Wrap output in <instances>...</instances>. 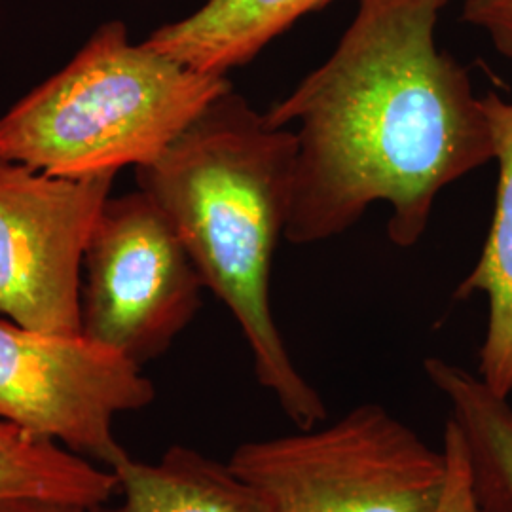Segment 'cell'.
Segmentation results:
<instances>
[{
	"instance_id": "1",
	"label": "cell",
	"mask_w": 512,
	"mask_h": 512,
	"mask_svg": "<svg viewBox=\"0 0 512 512\" xmlns=\"http://www.w3.org/2000/svg\"><path fill=\"white\" fill-rule=\"evenodd\" d=\"M448 0H359L329 59L266 112L294 126V245L342 236L366 209H391L389 239L416 245L440 190L495 160L469 71L435 40Z\"/></svg>"
},
{
	"instance_id": "2",
	"label": "cell",
	"mask_w": 512,
	"mask_h": 512,
	"mask_svg": "<svg viewBox=\"0 0 512 512\" xmlns=\"http://www.w3.org/2000/svg\"><path fill=\"white\" fill-rule=\"evenodd\" d=\"M296 137L230 90L215 99L150 164L137 184L158 203L192 258L203 287L232 311L258 384L296 429L327 420L317 389L294 366L270 306V275L285 236Z\"/></svg>"
},
{
	"instance_id": "3",
	"label": "cell",
	"mask_w": 512,
	"mask_h": 512,
	"mask_svg": "<svg viewBox=\"0 0 512 512\" xmlns=\"http://www.w3.org/2000/svg\"><path fill=\"white\" fill-rule=\"evenodd\" d=\"M228 76L198 73L101 23L73 59L0 116V154L84 179L154 162L222 93Z\"/></svg>"
},
{
	"instance_id": "4",
	"label": "cell",
	"mask_w": 512,
	"mask_h": 512,
	"mask_svg": "<svg viewBox=\"0 0 512 512\" xmlns=\"http://www.w3.org/2000/svg\"><path fill=\"white\" fill-rule=\"evenodd\" d=\"M228 467L268 512H437L446 478L431 448L380 404L236 448Z\"/></svg>"
},
{
	"instance_id": "5",
	"label": "cell",
	"mask_w": 512,
	"mask_h": 512,
	"mask_svg": "<svg viewBox=\"0 0 512 512\" xmlns=\"http://www.w3.org/2000/svg\"><path fill=\"white\" fill-rule=\"evenodd\" d=\"M82 270V334L137 365L164 355L202 308V277L141 188L103 205Z\"/></svg>"
},
{
	"instance_id": "6",
	"label": "cell",
	"mask_w": 512,
	"mask_h": 512,
	"mask_svg": "<svg viewBox=\"0 0 512 512\" xmlns=\"http://www.w3.org/2000/svg\"><path fill=\"white\" fill-rule=\"evenodd\" d=\"M154 399L143 366L124 353L82 332L0 321V420L112 469L128 456L114 420Z\"/></svg>"
},
{
	"instance_id": "7",
	"label": "cell",
	"mask_w": 512,
	"mask_h": 512,
	"mask_svg": "<svg viewBox=\"0 0 512 512\" xmlns=\"http://www.w3.org/2000/svg\"><path fill=\"white\" fill-rule=\"evenodd\" d=\"M114 179L54 177L0 154V315L25 329L82 332L84 253Z\"/></svg>"
},
{
	"instance_id": "8",
	"label": "cell",
	"mask_w": 512,
	"mask_h": 512,
	"mask_svg": "<svg viewBox=\"0 0 512 512\" xmlns=\"http://www.w3.org/2000/svg\"><path fill=\"white\" fill-rule=\"evenodd\" d=\"M332 0H205L186 18L165 23L143 42L184 67L213 76L251 63L270 42Z\"/></svg>"
},
{
	"instance_id": "9",
	"label": "cell",
	"mask_w": 512,
	"mask_h": 512,
	"mask_svg": "<svg viewBox=\"0 0 512 512\" xmlns=\"http://www.w3.org/2000/svg\"><path fill=\"white\" fill-rule=\"evenodd\" d=\"M495 141L499 165L495 211L488 239L475 270L456 296L484 293L488 298V329L480 348L478 378L501 397L512 393V101L490 92L482 97Z\"/></svg>"
},
{
	"instance_id": "10",
	"label": "cell",
	"mask_w": 512,
	"mask_h": 512,
	"mask_svg": "<svg viewBox=\"0 0 512 512\" xmlns=\"http://www.w3.org/2000/svg\"><path fill=\"white\" fill-rule=\"evenodd\" d=\"M120 503L95 512H268L228 463L171 446L156 463L124 456L112 469Z\"/></svg>"
},
{
	"instance_id": "11",
	"label": "cell",
	"mask_w": 512,
	"mask_h": 512,
	"mask_svg": "<svg viewBox=\"0 0 512 512\" xmlns=\"http://www.w3.org/2000/svg\"><path fill=\"white\" fill-rule=\"evenodd\" d=\"M427 378L450 404L465 442L480 512H512V408L478 376L442 359H425Z\"/></svg>"
},
{
	"instance_id": "12",
	"label": "cell",
	"mask_w": 512,
	"mask_h": 512,
	"mask_svg": "<svg viewBox=\"0 0 512 512\" xmlns=\"http://www.w3.org/2000/svg\"><path fill=\"white\" fill-rule=\"evenodd\" d=\"M118 494L110 469L0 420V501L46 499L99 511Z\"/></svg>"
},
{
	"instance_id": "13",
	"label": "cell",
	"mask_w": 512,
	"mask_h": 512,
	"mask_svg": "<svg viewBox=\"0 0 512 512\" xmlns=\"http://www.w3.org/2000/svg\"><path fill=\"white\" fill-rule=\"evenodd\" d=\"M442 452L446 459V478L437 512H480L471 486L465 442L458 425L452 420L446 421L444 427Z\"/></svg>"
},
{
	"instance_id": "14",
	"label": "cell",
	"mask_w": 512,
	"mask_h": 512,
	"mask_svg": "<svg viewBox=\"0 0 512 512\" xmlns=\"http://www.w3.org/2000/svg\"><path fill=\"white\" fill-rule=\"evenodd\" d=\"M461 18L488 33L497 52L512 59V0H465Z\"/></svg>"
},
{
	"instance_id": "15",
	"label": "cell",
	"mask_w": 512,
	"mask_h": 512,
	"mask_svg": "<svg viewBox=\"0 0 512 512\" xmlns=\"http://www.w3.org/2000/svg\"><path fill=\"white\" fill-rule=\"evenodd\" d=\"M0 512H92L90 509L71 505V503H59V501H46V499H2Z\"/></svg>"
}]
</instances>
